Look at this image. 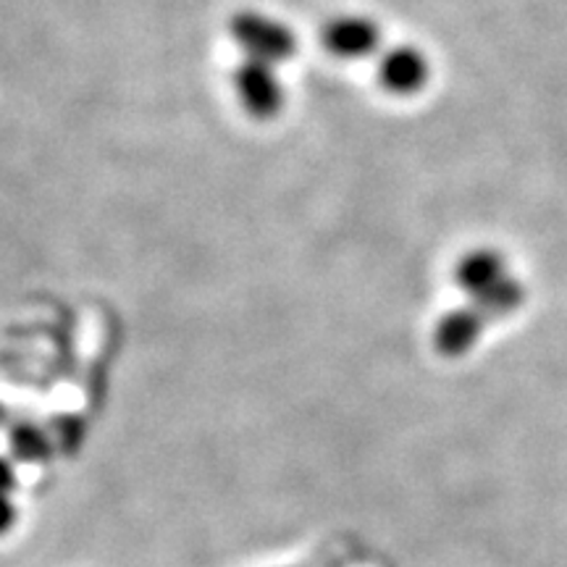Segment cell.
Masks as SVG:
<instances>
[{"instance_id":"obj_5","label":"cell","mask_w":567,"mask_h":567,"mask_svg":"<svg viewBox=\"0 0 567 567\" xmlns=\"http://www.w3.org/2000/svg\"><path fill=\"white\" fill-rule=\"evenodd\" d=\"M379 80L394 95H415L429 80V61L410 45L394 48L379 63Z\"/></svg>"},{"instance_id":"obj_1","label":"cell","mask_w":567,"mask_h":567,"mask_svg":"<svg viewBox=\"0 0 567 567\" xmlns=\"http://www.w3.org/2000/svg\"><path fill=\"white\" fill-rule=\"evenodd\" d=\"M229 32L234 42L245 51V59H255L279 66L297 53V38L287 24L266 13L243 11L231 19Z\"/></svg>"},{"instance_id":"obj_6","label":"cell","mask_w":567,"mask_h":567,"mask_svg":"<svg viewBox=\"0 0 567 567\" xmlns=\"http://www.w3.org/2000/svg\"><path fill=\"white\" fill-rule=\"evenodd\" d=\"M509 276L505 258L494 250H473L465 258H460L455 268V281L463 292L471 297H478L494 289L496 284H502Z\"/></svg>"},{"instance_id":"obj_3","label":"cell","mask_w":567,"mask_h":567,"mask_svg":"<svg viewBox=\"0 0 567 567\" xmlns=\"http://www.w3.org/2000/svg\"><path fill=\"white\" fill-rule=\"evenodd\" d=\"M323 45L337 59H365L381 45V30L368 17H339L326 24Z\"/></svg>"},{"instance_id":"obj_8","label":"cell","mask_w":567,"mask_h":567,"mask_svg":"<svg viewBox=\"0 0 567 567\" xmlns=\"http://www.w3.org/2000/svg\"><path fill=\"white\" fill-rule=\"evenodd\" d=\"M17 486V471H13L9 457H0V492L11 494Z\"/></svg>"},{"instance_id":"obj_7","label":"cell","mask_w":567,"mask_h":567,"mask_svg":"<svg viewBox=\"0 0 567 567\" xmlns=\"http://www.w3.org/2000/svg\"><path fill=\"white\" fill-rule=\"evenodd\" d=\"M17 517H19V509L13 505L11 494L0 492V538L11 534L13 526H17Z\"/></svg>"},{"instance_id":"obj_2","label":"cell","mask_w":567,"mask_h":567,"mask_svg":"<svg viewBox=\"0 0 567 567\" xmlns=\"http://www.w3.org/2000/svg\"><path fill=\"white\" fill-rule=\"evenodd\" d=\"M234 92L255 118H274L284 105V87L274 63L245 59L234 71Z\"/></svg>"},{"instance_id":"obj_4","label":"cell","mask_w":567,"mask_h":567,"mask_svg":"<svg viewBox=\"0 0 567 567\" xmlns=\"http://www.w3.org/2000/svg\"><path fill=\"white\" fill-rule=\"evenodd\" d=\"M492 323L481 313L476 305H467V308H455L450 313L439 318L434 329V344L444 358H460V354L471 352L476 342L484 334L486 326Z\"/></svg>"}]
</instances>
